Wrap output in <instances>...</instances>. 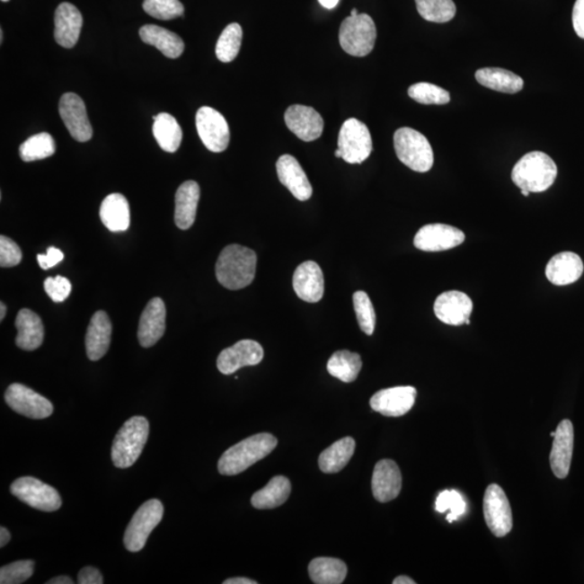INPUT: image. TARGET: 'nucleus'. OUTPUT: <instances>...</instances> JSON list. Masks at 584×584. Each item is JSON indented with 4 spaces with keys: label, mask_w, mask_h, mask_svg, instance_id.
Wrapping results in <instances>:
<instances>
[{
    "label": "nucleus",
    "mask_w": 584,
    "mask_h": 584,
    "mask_svg": "<svg viewBox=\"0 0 584 584\" xmlns=\"http://www.w3.org/2000/svg\"><path fill=\"white\" fill-rule=\"evenodd\" d=\"M257 254L241 245L223 249L216 264L217 281L227 289L238 290L251 285L256 276Z\"/></svg>",
    "instance_id": "1"
},
{
    "label": "nucleus",
    "mask_w": 584,
    "mask_h": 584,
    "mask_svg": "<svg viewBox=\"0 0 584 584\" xmlns=\"http://www.w3.org/2000/svg\"><path fill=\"white\" fill-rule=\"evenodd\" d=\"M278 446L272 434L260 433L234 445L222 455L217 470L220 474L233 476L246 471L258 461L269 456Z\"/></svg>",
    "instance_id": "2"
},
{
    "label": "nucleus",
    "mask_w": 584,
    "mask_h": 584,
    "mask_svg": "<svg viewBox=\"0 0 584 584\" xmlns=\"http://www.w3.org/2000/svg\"><path fill=\"white\" fill-rule=\"evenodd\" d=\"M557 177L553 159L544 152H532L519 159L512 172V180L520 190L543 193L550 189Z\"/></svg>",
    "instance_id": "3"
},
{
    "label": "nucleus",
    "mask_w": 584,
    "mask_h": 584,
    "mask_svg": "<svg viewBox=\"0 0 584 584\" xmlns=\"http://www.w3.org/2000/svg\"><path fill=\"white\" fill-rule=\"evenodd\" d=\"M150 433V423L145 417H132L116 434L111 446V461L119 469L134 465L142 454Z\"/></svg>",
    "instance_id": "4"
},
{
    "label": "nucleus",
    "mask_w": 584,
    "mask_h": 584,
    "mask_svg": "<svg viewBox=\"0 0 584 584\" xmlns=\"http://www.w3.org/2000/svg\"><path fill=\"white\" fill-rule=\"evenodd\" d=\"M398 159L417 173H428L434 164V154L429 140L420 132L408 128L398 129L394 135Z\"/></svg>",
    "instance_id": "5"
},
{
    "label": "nucleus",
    "mask_w": 584,
    "mask_h": 584,
    "mask_svg": "<svg viewBox=\"0 0 584 584\" xmlns=\"http://www.w3.org/2000/svg\"><path fill=\"white\" fill-rule=\"evenodd\" d=\"M376 40V24L368 14L358 13L355 17L350 15L340 26V45L350 56H368L374 50Z\"/></svg>",
    "instance_id": "6"
},
{
    "label": "nucleus",
    "mask_w": 584,
    "mask_h": 584,
    "mask_svg": "<svg viewBox=\"0 0 584 584\" xmlns=\"http://www.w3.org/2000/svg\"><path fill=\"white\" fill-rule=\"evenodd\" d=\"M163 503L152 499L137 509L126 529L124 544L129 552H139L145 548L146 541L156 526L162 522Z\"/></svg>",
    "instance_id": "7"
},
{
    "label": "nucleus",
    "mask_w": 584,
    "mask_h": 584,
    "mask_svg": "<svg viewBox=\"0 0 584 584\" xmlns=\"http://www.w3.org/2000/svg\"><path fill=\"white\" fill-rule=\"evenodd\" d=\"M338 148L343 161L362 164L373 152V140L367 126L357 119L344 121L339 132Z\"/></svg>",
    "instance_id": "8"
},
{
    "label": "nucleus",
    "mask_w": 584,
    "mask_h": 584,
    "mask_svg": "<svg viewBox=\"0 0 584 584\" xmlns=\"http://www.w3.org/2000/svg\"><path fill=\"white\" fill-rule=\"evenodd\" d=\"M10 491L19 500L40 511L55 512L62 506L57 490L34 477H21L13 482Z\"/></svg>",
    "instance_id": "9"
},
{
    "label": "nucleus",
    "mask_w": 584,
    "mask_h": 584,
    "mask_svg": "<svg viewBox=\"0 0 584 584\" xmlns=\"http://www.w3.org/2000/svg\"><path fill=\"white\" fill-rule=\"evenodd\" d=\"M484 517L488 528L498 538L504 537L513 527L511 506L506 492L497 484L487 487L484 496Z\"/></svg>",
    "instance_id": "10"
},
{
    "label": "nucleus",
    "mask_w": 584,
    "mask_h": 584,
    "mask_svg": "<svg viewBox=\"0 0 584 584\" xmlns=\"http://www.w3.org/2000/svg\"><path fill=\"white\" fill-rule=\"evenodd\" d=\"M196 129L200 140L210 152L226 151L230 143V128L219 111L209 106H203L196 114Z\"/></svg>",
    "instance_id": "11"
},
{
    "label": "nucleus",
    "mask_w": 584,
    "mask_h": 584,
    "mask_svg": "<svg viewBox=\"0 0 584 584\" xmlns=\"http://www.w3.org/2000/svg\"><path fill=\"white\" fill-rule=\"evenodd\" d=\"M4 401L15 412L31 419H46L53 412V405L46 397L21 384L10 385Z\"/></svg>",
    "instance_id": "12"
},
{
    "label": "nucleus",
    "mask_w": 584,
    "mask_h": 584,
    "mask_svg": "<svg viewBox=\"0 0 584 584\" xmlns=\"http://www.w3.org/2000/svg\"><path fill=\"white\" fill-rule=\"evenodd\" d=\"M465 240V233L459 228L435 223L421 227L416 234L413 243L419 251L438 252L458 247Z\"/></svg>",
    "instance_id": "13"
},
{
    "label": "nucleus",
    "mask_w": 584,
    "mask_h": 584,
    "mask_svg": "<svg viewBox=\"0 0 584 584\" xmlns=\"http://www.w3.org/2000/svg\"><path fill=\"white\" fill-rule=\"evenodd\" d=\"M58 113L73 139L78 142L92 139L93 127L88 119L86 105L79 95L72 93L63 94L58 104Z\"/></svg>",
    "instance_id": "14"
},
{
    "label": "nucleus",
    "mask_w": 584,
    "mask_h": 584,
    "mask_svg": "<svg viewBox=\"0 0 584 584\" xmlns=\"http://www.w3.org/2000/svg\"><path fill=\"white\" fill-rule=\"evenodd\" d=\"M264 350L261 344L253 340H242L231 348L223 350L217 358V366L223 375H232L246 366H256L262 362Z\"/></svg>",
    "instance_id": "15"
},
{
    "label": "nucleus",
    "mask_w": 584,
    "mask_h": 584,
    "mask_svg": "<svg viewBox=\"0 0 584 584\" xmlns=\"http://www.w3.org/2000/svg\"><path fill=\"white\" fill-rule=\"evenodd\" d=\"M417 390L413 386H395L376 392L370 406L385 417H402L415 405Z\"/></svg>",
    "instance_id": "16"
},
{
    "label": "nucleus",
    "mask_w": 584,
    "mask_h": 584,
    "mask_svg": "<svg viewBox=\"0 0 584 584\" xmlns=\"http://www.w3.org/2000/svg\"><path fill=\"white\" fill-rule=\"evenodd\" d=\"M473 311V302L465 292L446 291L438 296L434 313L440 322L451 326L464 325Z\"/></svg>",
    "instance_id": "17"
},
{
    "label": "nucleus",
    "mask_w": 584,
    "mask_h": 584,
    "mask_svg": "<svg viewBox=\"0 0 584 584\" xmlns=\"http://www.w3.org/2000/svg\"><path fill=\"white\" fill-rule=\"evenodd\" d=\"M285 123L291 132L305 142L317 140L323 130V117L310 106H290L285 113Z\"/></svg>",
    "instance_id": "18"
},
{
    "label": "nucleus",
    "mask_w": 584,
    "mask_h": 584,
    "mask_svg": "<svg viewBox=\"0 0 584 584\" xmlns=\"http://www.w3.org/2000/svg\"><path fill=\"white\" fill-rule=\"evenodd\" d=\"M292 286L301 300L316 304L321 301L325 291L323 270L316 262L306 261L295 270Z\"/></svg>",
    "instance_id": "19"
},
{
    "label": "nucleus",
    "mask_w": 584,
    "mask_h": 584,
    "mask_svg": "<svg viewBox=\"0 0 584 584\" xmlns=\"http://www.w3.org/2000/svg\"><path fill=\"white\" fill-rule=\"evenodd\" d=\"M166 331V305L161 298L148 302L143 311L137 338L143 348H151L164 336Z\"/></svg>",
    "instance_id": "20"
},
{
    "label": "nucleus",
    "mask_w": 584,
    "mask_h": 584,
    "mask_svg": "<svg viewBox=\"0 0 584 584\" xmlns=\"http://www.w3.org/2000/svg\"><path fill=\"white\" fill-rule=\"evenodd\" d=\"M402 473L395 461L385 459L376 465L371 481L376 500L390 502L400 495L402 491Z\"/></svg>",
    "instance_id": "21"
},
{
    "label": "nucleus",
    "mask_w": 584,
    "mask_h": 584,
    "mask_svg": "<svg viewBox=\"0 0 584 584\" xmlns=\"http://www.w3.org/2000/svg\"><path fill=\"white\" fill-rule=\"evenodd\" d=\"M573 426L571 420H562L557 427L550 455L551 469L557 479H566L570 473L573 450Z\"/></svg>",
    "instance_id": "22"
},
{
    "label": "nucleus",
    "mask_w": 584,
    "mask_h": 584,
    "mask_svg": "<svg viewBox=\"0 0 584 584\" xmlns=\"http://www.w3.org/2000/svg\"><path fill=\"white\" fill-rule=\"evenodd\" d=\"M276 170L280 183L288 189L296 199L305 201L311 199L313 189L309 178L294 156H280L276 163Z\"/></svg>",
    "instance_id": "23"
},
{
    "label": "nucleus",
    "mask_w": 584,
    "mask_h": 584,
    "mask_svg": "<svg viewBox=\"0 0 584 584\" xmlns=\"http://www.w3.org/2000/svg\"><path fill=\"white\" fill-rule=\"evenodd\" d=\"M55 40L63 48H73L77 44L83 28V15L70 3H63L56 10Z\"/></svg>",
    "instance_id": "24"
},
{
    "label": "nucleus",
    "mask_w": 584,
    "mask_h": 584,
    "mask_svg": "<svg viewBox=\"0 0 584 584\" xmlns=\"http://www.w3.org/2000/svg\"><path fill=\"white\" fill-rule=\"evenodd\" d=\"M583 262L575 252L556 254L546 265L545 275L552 284L566 286L575 283L583 273Z\"/></svg>",
    "instance_id": "25"
},
{
    "label": "nucleus",
    "mask_w": 584,
    "mask_h": 584,
    "mask_svg": "<svg viewBox=\"0 0 584 584\" xmlns=\"http://www.w3.org/2000/svg\"><path fill=\"white\" fill-rule=\"evenodd\" d=\"M111 323L104 311H98L90 321L86 340V350L90 360H99L108 352L111 343Z\"/></svg>",
    "instance_id": "26"
},
{
    "label": "nucleus",
    "mask_w": 584,
    "mask_h": 584,
    "mask_svg": "<svg viewBox=\"0 0 584 584\" xmlns=\"http://www.w3.org/2000/svg\"><path fill=\"white\" fill-rule=\"evenodd\" d=\"M200 196L199 183L187 181L180 185L175 194L174 222L180 230H189L196 219Z\"/></svg>",
    "instance_id": "27"
},
{
    "label": "nucleus",
    "mask_w": 584,
    "mask_h": 584,
    "mask_svg": "<svg viewBox=\"0 0 584 584\" xmlns=\"http://www.w3.org/2000/svg\"><path fill=\"white\" fill-rule=\"evenodd\" d=\"M15 327L18 329L15 343L20 349L34 350L39 349L44 341V325L35 312L29 309L21 310L17 320H15Z\"/></svg>",
    "instance_id": "28"
},
{
    "label": "nucleus",
    "mask_w": 584,
    "mask_h": 584,
    "mask_svg": "<svg viewBox=\"0 0 584 584\" xmlns=\"http://www.w3.org/2000/svg\"><path fill=\"white\" fill-rule=\"evenodd\" d=\"M100 217L111 232H125L130 226V208L124 195L106 196L101 205Z\"/></svg>",
    "instance_id": "29"
},
{
    "label": "nucleus",
    "mask_w": 584,
    "mask_h": 584,
    "mask_svg": "<svg viewBox=\"0 0 584 584\" xmlns=\"http://www.w3.org/2000/svg\"><path fill=\"white\" fill-rule=\"evenodd\" d=\"M140 37L143 42L157 48L164 57L169 58H178L184 51L185 46L181 37L161 26L152 24L142 26Z\"/></svg>",
    "instance_id": "30"
},
{
    "label": "nucleus",
    "mask_w": 584,
    "mask_h": 584,
    "mask_svg": "<svg viewBox=\"0 0 584 584\" xmlns=\"http://www.w3.org/2000/svg\"><path fill=\"white\" fill-rule=\"evenodd\" d=\"M476 81L482 86L503 93H518L524 87V81L517 74L503 68L486 67L475 73Z\"/></svg>",
    "instance_id": "31"
},
{
    "label": "nucleus",
    "mask_w": 584,
    "mask_h": 584,
    "mask_svg": "<svg viewBox=\"0 0 584 584\" xmlns=\"http://www.w3.org/2000/svg\"><path fill=\"white\" fill-rule=\"evenodd\" d=\"M153 135L164 152L174 153L182 142V129L173 115L161 113L153 117Z\"/></svg>",
    "instance_id": "32"
},
{
    "label": "nucleus",
    "mask_w": 584,
    "mask_h": 584,
    "mask_svg": "<svg viewBox=\"0 0 584 584\" xmlns=\"http://www.w3.org/2000/svg\"><path fill=\"white\" fill-rule=\"evenodd\" d=\"M355 451V440L344 438L323 450L318 459V465L323 473L332 474L344 469L352 459Z\"/></svg>",
    "instance_id": "33"
},
{
    "label": "nucleus",
    "mask_w": 584,
    "mask_h": 584,
    "mask_svg": "<svg viewBox=\"0 0 584 584\" xmlns=\"http://www.w3.org/2000/svg\"><path fill=\"white\" fill-rule=\"evenodd\" d=\"M291 493L290 481L285 476H275L269 484L252 498L253 508L270 509L283 506Z\"/></svg>",
    "instance_id": "34"
},
{
    "label": "nucleus",
    "mask_w": 584,
    "mask_h": 584,
    "mask_svg": "<svg viewBox=\"0 0 584 584\" xmlns=\"http://www.w3.org/2000/svg\"><path fill=\"white\" fill-rule=\"evenodd\" d=\"M309 573L312 581L317 584H340L348 575L344 562L332 557H317L310 562Z\"/></svg>",
    "instance_id": "35"
},
{
    "label": "nucleus",
    "mask_w": 584,
    "mask_h": 584,
    "mask_svg": "<svg viewBox=\"0 0 584 584\" xmlns=\"http://www.w3.org/2000/svg\"><path fill=\"white\" fill-rule=\"evenodd\" d=\"M362 366V358L358 353L344 350L332 354L328 360L327 370L334 378L350 384L358 379Z\"/></svg>",
    "instance_id": "36"
},
{
    "label": "nucleus",
    "mask_w": 584,
    "mask_h": 584,
    "mask_svg": "<svg viewBox=\"0 0 584 584\" xmlns=\"http://www.w3.org/2000/svg\"><path fill=\"white\" fill-rule=\"evenodd\" d=\"M57 146L55 139L47 132L29 137L20 146V156L25 163L41 161L53 155Z\"/></svg>",
    "instance_id": "37"
},
{
    "label": "nucleus",
    "mask_w": 584,
    "mask_h": 584,
    "mask_svg": "<svg viewBox=\"0 0 584 584\" xmlns=\"http://www.w3.org/2000/svg\"><path fill=\"white\" fill-rule=\"evenodd\" d=\"M243 40L242 26L238 23L227 25L222 31L216 46L217 58L223 63H230L241 50Z\"/></svg>",
    "instance_id": "38"
},
{
    "label": "nucleus",
    "mask_w": 584,
    "mask_h": 584,
    "mask_svg": "<svg viewBox=\"0 0 584 584\" xmlns=\"http://www.w3.org/2000/svg\"><path fill=\"white\" fill-rule=\"evenodd\" d=\"M416 4L419 14L429 22H449L456 12L453 0H416Z\"/></svg>",
    "instance_id": "39"
},
{
    "label": "nucleus",
    "mask_w": 584,
    "mask_h": 584,
    "mask_svg": "<svg viewBox=\"0 0 584 584\" xmlns=\"http://www.w3.org/2000/svg\"><path fill=\"white\" fill-rule=\"evenodd\" d=\"M409 97L421 104L443 105L450 102V94L433 84L418 83L408 89Z\"/></svg>",
    "instance_id": "40"
},
{
    "label": "nucleus",
    "mask_w": 584,
    "mask_h": 584,
    "mask_svg": "<svg viewBox=\"0 0 584 584\" xmlns=\"http://www.w3.org/2000/svg\"><path fill=\"white\" fill-rule=\"evenodd\" d=\"M353 304L360 329L371 336L376 327V312L373 302L365 291H357L353 296Z\"/></svg>",
    "instance_id": "41"
},
{
    "label": "nucleus",
    "mask_w": 584,
    "mask_h": 584,
    "mask_svg": "<svg viewBox=\"0 0 584 584\" xmlns=\"http://www.w3.org/2000/svg\"><path fill=\"white\" fill-rule=\"evenodd\" d=\"M143 9L158 20H173L182 17L184 14V6L180 0H145Z\"/></svg>",
    "instance_id": "42"
},
{
    "label": "nucleus",
    "mask_w": 584,
    "mask_h": 584,
    "mask_svg": "<svg viewBox=\"0 0 584 584\" xmlns=\"http://www.w3.org/2000/svg\"><path fill=\"white\" fill-rule=\"evenodd\" d=\"M435 508L439 513L450 511L447 520L453 523L454 520L458 519L461 515L465 514L466 503L458 491H445L439 493Z\"/></svg>",
    "instance_id": "43"
},
{
    "label": "nucleus",
    "mask_w": 584,
    "mask_h": 584,
    "mask_svg": "<svg viewBox=\"0 0 584 584\" xmlns=\"http://www.w3.org/2000/svg\"><path fill=\"white\" fill-rule=\"evenodd\" d=\"M33 561H18L3 566L0 570V583L21 584L28 580L34 573Z\"/></svg>",
    "instance_id": "44"
},
{
    "label": "nucleus",
    "mask_w": 584,
    "mask_h": 584,
    "mask_svg": "<svg viewBox=\"0 0 584 584\" xmlns=\"http://www.w3.org/2000/svg\"><path fill=\"white\" fill-rule=\"evenodd\" d=\"M22 261V252L13 240L0 236V267L13 268Z\"/></svg>",
    "instance_id": "45"
},
{
    "label": "nucleus",
    "mask_w": 584,
    "mask_h": 584,
    "mask_svg": "<svg viewBox=\"0 0 584 584\" xmlns=\"http://www.w3.org/2000/svg\"><path fill=\"white\" fill-rule=\"evenodd\" d=\"M45 290L52 301L63 302L70 296L72 284L67 279L58 275L57 278H48L45 280Z\"/></svg>",
    "instance_id": "46"
},
{
    "label": "nucleus",
    "mask_w": 584,
    "mask_h": 584,
    "mask_svg": "<svg viewBox=\"0 0 584 584\" xmlns=\"http://www.w3.org/2000/svg\"><path fill=\"white\" fill-rule=\"evenodd\" d=\"M63 259H65V254H63L60 249L55 247L48 248L46 254H39L37 256V261H39L40 267L42 270L56 267Z\"/></svg>",
    "instance_id": "47"
},
{
    "label": "nucleus",
    "mask_w": 584,
    "mask_h": 584,
    "mask_svg": "<svg viewBox=\"0 0 584 584\" xmlns=\"http://www.w3.org/2000/svg\"><path fill=\"white\" fill-rule=\"evenodd\" d=\"M572 24L576 34L584 40V0H577L573 6Z\"/></svg>",
    "instance_id": "48"
},
{
    "label": "nucleus",
    "mask_w": 584,
    "mask_h": 584,
    "mask_svg": "<svg viewBox=\"0 0 584 584\" xmlns=\"http://www.w3.org/2000/svg\"><path fill=\"white\" fill-rule=\"evenodd\" d=\"M77 582L79 584H102L103 577L97 568L87 566L79 571Z\"/></svg>",
    "instance_id": "49"
},
{
    "label": "nucleus",
    "mask_w": 584,
    "mask_h": 584,
    "mask_svg": "<svg viewBox=\"0 0 584 584\" xmlns=\"http://www.w3.org/2000/svg\"><path fill=\"white\" fill-rule=\"evenodd\" d=\"M257 581L251 580L248 578H231L227 579L223 584H257Z\"/></svg>",
    "instance_id": "50"
},
{
    "label": "nucleus",
    "mask_w": 584,
    "mask_h": 584,
    "mask_svg": "<svg viewBox=\"0 0 584 584\" xmlns=\"http://www.w3.org/2000/svg\"><path fill=\"white\" fill-rule=\"evenodd\" d=\"M10 539H12V535H10L8 529L2 527V529H0V546L4 548V545L9 544Z\"/></svg>",
    "instance_id": "51"
},
{
    "label": "nucleus",
    "mask_w": 584,
    "mask_h": 584,
    "mask_svg": "<svg viewBox=\"0 0 584 584\" xmlns=\"http://www.w3.org/2000/svg\"><path fill=\"white\" fill-rule=\"evenodd\" d=\"M48 584H73L74 581L72 578L67 576H58L51 579V580L47 582Z\"/></svg>",
    "instance_id": "52"
},
{
    "label": "nucleus",
    "mask_w": 584,
    "mask_h": 584,
    "mask_svg": "<svg viewBox=\"0 0 584 584\" xmlns=\"http://www.w3.org/2000/svg\"><path fill=\"white\" fill-rule=\"evenodd\" d=\"M322 6L326 9H333L338 6L340 0H318Z\"/></svg>",
    "instance_id": "53"
},
{
    "label": "nucleus",
    "mask_w": 584,
    "mask_h": 584,
    "mask_svg": "<svg viewBox=\"0 0 584 584\" xmlns=\"http://www.w3.org/2000/svg\"><path fill=\"white\" fill-rule=\"evenodd\" d=\"M394 584H416L415 580H412L411 578H409L407 576H400L394 579V581H393Z\"/></svg>",
    "instance_id": "54"
},
{
    "label": "nucleus",
    "mask_w": 584,
    "mask_h": 584,
    "mask_svg": "<svg viewBox=\"0 0 584 584\" xmlns=\"http://www.w3.org/2000/svg\"><path fill=\"white\" fill-rule=\"evenodd\" d=\"M6 313L7 307L2 302V304H0V321H4V316H6Z\"/></svg>",
    "instance_id": "55"
},
{
    "label": "nucleus",
    "mask_w": 584,
    "mask_h": 584,
    "mask_svg": "<svg viewBox=\"0 0 584 584\" xmlns=\"http://www.w3.org/2000/svg\"><path fill=\"white\" fill-rule=\"evenodd\" d=\"M334 155H336L337 158H341L342 157L341 151H340L338 148V150L334 152Z\"/></svg>",
    "instance_id": "56"
},
{
    "label": "nucleus",
    "mask_w": 584,
    "mask_h": 584,
    "mask_svg": "<svg viewBox=\"0 0 584 584\" xmlns=\"http://www.w3.org/2000/svg\"><path fill=\"white\" fill-rule=\"evenodd\" d=\"M522 190V194L525 196V198H528V196L530 194V192H528V190Z\"/></svg>",
    "instance_id": "57"
},
{
    "label": "nucleus",
    "mask_w": 584,
    "mask_h": 584,
    "mask_svg": "<svg viewBox=\"0 0 584 584\" xmlns=\"http://www.w3.org/2000/svg\"><path fill=\"white\" fill-rule=\"evenodd\" d=\"M358 13L357 9H353L352 13H350V15H352V17H355V15H358Z\"/></svg>",
    "instance_id": "58"
},
{
    "label": "nucleus",
    "mask_w": 584,
    "mask_h": 584,
    "mask_svg": "<svg viewBox=\"0 0 584 584\" xmlns=\"http://www.w3.org/2000/svg\"><path fill=\"white\" fill-rule=\"evenodd\" d=\"M2 2L7 3V2H9V0H2Z\"/></svg>",
    "instance_id": "59"
}]
</instances>
